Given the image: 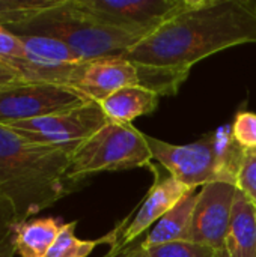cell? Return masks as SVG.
Here are the masks:
<instances>
[{"instance_id":"d4e9b609","label":"cell","mask_w":256,"mask_h":257,"mask_svg":"<svg viewBox=\"0 0 256 257\" xmlns=\"http://www.w3.org/2000/svg\"><path fill=\"white\" fill-rule=\"evenodd\" d=\"M119 257H148L145 254L143 248L140 247V242L139 244H134L131 247H125V250L122 251V254Z\"/></svg>"},{"instance_id":"44dd1931","label":"cell","mask_w":256,"mask_h":257,"mask_svg":"<svg viewBox=\"0 0 256 257\" xmlns=\"http://www.w3.org/2000/svg\"><path fill=\"white\" fill-rule=\"evenodd\" d=\"M26 57V48L21 39L6 26L0 24V60L6 65L12 60Z\"/></svg>"},{"instance_id":"cb8c5ba5","label":"cell","mask_w":256,"mask_h":257,"mask_svg":"<svg viewBox=\"0 0 256 257\" xmlns=\"http://www.w3.org/2000/svg\"><path fill=\"white\" fill-rule=\"evenodd\" d=\"M3 223H18V220H17L12 208L8 203L0 200V224H3Z\"/></svg>"},{"instance_id":"30bf717a","label":"cell","mask_w":256,"mask_h":257,"mask_svg":"<svg viewBox=\"0 0 256 257\" xmlns=\"http://www.w3.org/2000/svg\"><path fill=\"white\" fill-rule=\"evenodd\" d=\"M186 0H77V3L112 24L152 32L174 15Z\"/></svg>"},{"instance_id":"e0dca14e","label":"cell","mask_w":256,"mask_h":257,"mask_svg":"<svg viewBox=\"0 0 256 257\" xmlns=\"http://www.w3.org/2000/svg\"><path fill=\"white\" fill-rule=\"evenodd\" d=\"M59 3L60 0H0V24L14 32L30 24Z\"/></svg>"},{"instance_id":"5b68a950","label":"cell","mask_w":256,"mask_h":257,"mask_svg":"<svg viewBox=\"0 0 256 257\" xmlns=\"http://www.w3.org/2000/svg\"><path fill=\"white\" fill-rule=\"evenodd\" d=\"M189 74L169 68L140 65L121 56H109L78 63L72 69L65 87L95 102H101L113 92L128 86H140L160 96H174Z\"/></svg>"},{"instance_id":"9c48e42d","label":"cell","mask_w":256,"mask_h":257,"mask_svg":"<svg viewBox=\"0 0 256 257\" xmlns=\"http://www.w3.org/2000/svg\"><path fill=\"white\" fill-rule=\"evenodd\" d=\"M237 185L211 182L201 188L192 215L189 241L220 250L237 194Z\"/></svg>"},{"instance_id":"52a82bcc","label":"cell","mask_w":256,"mask_h":257,"mask_svg":"<svg viewBox=\"0 0 256 257\" xmlns=\"http://www.w3.org/2000/svg\"><path fill=\"white\" fill-rule=\"evenodd\" d=\"M107 122L109 117L103 111L100 102L88 101L77 108L18 122L9 128L33 143L65 149L74 154L83 142Z\"/></svg>"},{"instance_id":"ba28073f","label":"cell","mask_w":256,"mask_h":257,"mask_svg":"<svg viewBox=\"0 0 256 257\" xmlns=\"http://www.w3.org/2000/svg\"><path fill=\"white\" fill-rule=\"evenodd\" d=\"M88 101L77 92L62 86L21 81L0 90V125L11 126L18 122L72 110Z\"/></svg>"},{"instance_id":"6da1fadb","label":"cell","mask_w":256,"mask_h":257,"mask_svg":"<svg viewBox=\"0 0 256 257\" xmlns=\"http://www.w3.org/2000/svg\"><path fill=\"white\" fill-rule=\"evenodd\" d=\"M256 42L255 0H186L121 57L148 66L190 72L223 50Z\"/></svg>"},{"instance_id":"ac0fdd59","label":"cell","mask_w":256,"mask_h":257,"mask_svg":"<svg viewBox=\"0 0 256 257\" xmlns=\"http://www.w3.org/2000/svg\"><path fill=\"white\" fill-rule=\"evenodd\" d=\"M143 251L148 257H217L214 248L192 241L167 242V244L143 248Z\"/></svg>"},{"instance_id":"7a4b0ae2","label":"cell","mask_w":256,"mask_h":257,"mask_svg":"<svg viewBox=\"0 0 256 257\" xmlns=\"http://www.w3.org/2000/svg\"><path fill=\"white\" fill-rule=\"evenodd\" d=\"M72 152L33 143L0 125V200L24 221L74 193L68 179Z\"/></svg>"},{"instance_id":"9a60e30c","label":"cell","mask_w":256,"mask_h":257,"mask_svg":"<svg viewBox=\"0 0 256 257\" xmlns=\"http://www.w3.org/2000/svg\"><path fill=\"white\" fill-rule=\"evenodd\" d=\"M196 200V190H190L163 218L155 223L146 238L140 242L142 248H149L177 241H189L192 215Z\"/></svg>"},{"instance_id":"2e32d148","label":"cell","mask_w":256,"mask_h":257,"mask_svg":"<svg viewBox=\"0 0 256 257\" xmlns=\"http://www.w3.org/2000/svg\"><path fill=\"white\" fill-rule=\"evenodd\" d=\"M77 221L72 223H65L63 229L60 230L59 236L56 238L54 244L48 250L45 257H88L98 245L101 244H112L115 245L121 238L119 232L121 227H116L112 233L100 238V239H80L75 236Z\"/></svg>"},{"instance_id":"484cf974","label":"cell","mask_w":256,"mask_h":257,"mask_svg":"<svg viewBox=\"0 0 256 257\" xmlns=\"http://www.w3.org/2000/svg\"><path fill=\"white\" fill-rule=\"evenodd\" d=\"M125 250V247L118 241L115 245H112V248H110V251L106 254V256H103V257H119L121 254H122V251Z\"/></svg>"},{"instance_id":"ffe728a7","label":"cell","mask_w":256,"mask_h":257,"mask_svg":"<svg viewBox=\"0 0 256 257\" xmlns=\"http://www.w3.org/2000/svg\"><path fill=\"white\" fill-rule=\"evenodd\" d=\"M232 126L234 139L244 149H256V114L252 111H240Z\"/></svg>"},{"instance_id":"7c38bea8","label":"cell","mask_w":256,"mask_h":257,"mask_svg":"<svg viewBox=\"0 0 256 257\" xmlns=\"http://www.w3.org/2000/svg\"><path fill=\"white\" fill-rule=\"evenodd\" d=\"M217 257H256V205L237 190L231 223Z\"/></svg>"},{"instance_id":"603a6c76","label":"cell","mask_w":256,"mask_h":257,"mask_svg":"<svg viewBox=\"0 0 256 257\" xmlns=\"http://www.w3.org/2000/svg\"><path fill=\"white\" fill-rule=\"evenodd\" d=\"M21 81H24L23 77L14 68H11L9 65L0 60V90L9 86H14L17 83H21Z\"/></svg>"},{"instance_id":"7402d4cb","label":"cell","mask_w":256,"mask_h":257,"mask_svg":"<svg viewBox=\"0 0 256 257\" xmlns=\"http://www.w3.org/2000/svg\"><path fill=\"white\" fill-rule=\"evenodd\" d=\"M14 224L15 223H3L0 224V257H14Z\"/></svg>"},{"instance_id":"277c9868","label":"cell","mask_w":256,"mask_h":257,"mask_svg":"<svg viewBox=\"0 0 256 257\" xmlns=\"http://www.w3.org/2000/svg\"><path fill=\"white\" fill-rule=\"evenodd\" d=\"M145 139L152 160L184 187L196 190L211 182L237 185L244 148L234 139L231 125L220 126L189 145H170L146 134Z\"/></svg>"},{"instance_id":"3957f363","label":"cell","mask_w":256,"mask_h":257,"mask_svg":"<svg viewBox=\"0 0 256 257\" xmlns=\"http://www.w3.org/2000/svg\"><path fill=\"white\" fill-rule=\"evenodd\" d=\"M14 33L44 35L59 39L81 60H92L122 56L151 32L112 24L83 9L77 0H60L56 8L42 14L30 24L14 30Z\"/></svg>"},{"instance_id":"8fae6325","label":"cell","mask_w":256,"mask_h":257,"mask_svg":"<svg viewBox=\"0 0 256 257\" xmlns=\"http://www.w3.org/2000/svg\"><path fill=\"white\" fill-rule=\"evenodd\" d=\"M190 188L184 187L170 175L157 182L149 190L146 199L143 200L140 209L131 220V223L124 229L119 242L127 247L133 244L143 232H146L154 223L163 218L187 193Z\"/></svg>"},{"instance_id":"5bb4252c","label":"cell","mask_w":256,"mask_h":257,"mask_svg":"<svg viewBox=\"0 0 256 257\" xmlns=\"http://www.w3.org/2000/svg\"><path fill=\"white\" fill-rule=\"evenodd\" d=\"M65 223L54 217L30 218L14 224V247L20 257H45Z\"/></svg>"},{"instance_id":"d6986e66","label":"cell","mask_w":256,"mask_h":257,"mask_svg":"<svg viewBox=\"0 0 256 257\" xmlns=\"http://www.w3.org/2000/svg\"><path fill=\"white\" fill-rule=\"evenodd\" d=\"M237 188L256 205V149H244L237 176Z\"/></svg>"},{"instance_id":"4fadbf2b","label":"cell","mask_w":256,"mask_h":257,"mask_svg":"<svg viewBox=\"0 0 256 257\" xmlns=\"http://www.w3.org/2000/svg\"><path fill=\"white\" fill-rule=\"evenodd\" d=\"M158 102L160 95L155 92L140 86H128L109 95L100 102V105L109 120L131 123L134 119L155 111Z\"/></svg>"},{"instance_id":"8992f818","label":"cell","mask_w":256,"mask_h":257,"mask_svg":"<svg viewBox=\"0 0 256 257\" xmlns=\"http://www.w3.org/2000/svg\"><path fill=\"white\" fill-rule=\"evenodd\" d=\"M151 160L152 154L143 133L133 123L109 120L75 149L68 167V179L80 184L95 173L146 167Z\"/></svg>"}]
</instances>
